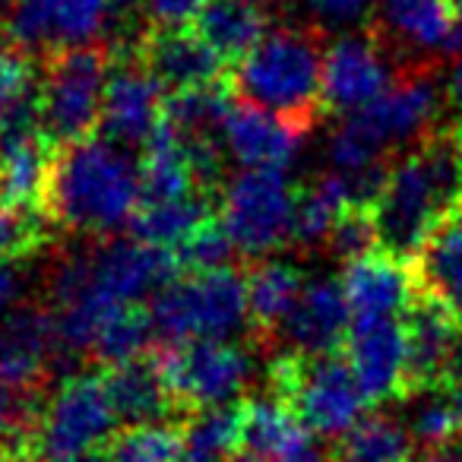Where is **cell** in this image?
Listing matches in <instances>:
<instances>
[{"instance_id": "30", "label": "cell", "mask_w": 462, "mask_h": 462, "mask_svg": "<svg viewBox=\"0 0 462 462\" xmlns=\"http://www.w3.org/2000/svg\"><path fill=\"white\" fill-rule=\"evenodd\" d=\"M155 327H152V310H146L143 304L127 301V304H115V308L105 314L102 327L96 333L92 342V355H96L98 365H117V361H127L143 355L152 339Z\"/></svg>"}, {"instance_id": "11", "label": "cell", "mask_w": 462, "mask_h": 462, "mask_svg": "<svg viewBox=\"0 0 462 462\" xmlns=\"http://www.w3.org/2000/svg\"><path fill=\"white\" fill-rule=\"evenodd\" d=\"M402 329L409 352V396L447 390L462 346V323L456 314L415 289V298L402 314Z\"/></svg>"}, {"instance_id": "20", "label": "cell", "mask_w": 462, "mask_h": 462, "mask_svg": "<svg viewBox=\"0 0 462 462\" xmlns=\"http://www.w3.org/2000/svg\"><path fill=\"white\" fill-rule=\"evenodd\" d=\"M409 266L415 289L449 308L462 323V203L443 212Z\"/></svg>"}, {"instance_id": "10", "label": "cell", "mask_w": 462, "mask_h": 462, "mask_svg": "<svg viewBox=\"0 0 462 462\" xmlns=\"http://www.w3.org/2000/svg\"><path fill=\"white\" fill-rule=\"evenodd\" d=\"M168 92L159 86V79L134 58V51H117L111 67L108 89L102 102V121L98 134L117 146H146L149 136L162 124L165 115Z\"/></svg>"}, {"instance_id": "36", "label": "cell", "mask_w": 462, "mask_h": 462, "mask_svg": "<svg viewBox=\"0 0 462 462\" xmlns=\"http://www.w3.org/2000/svg\"><path fill=\"white\" fill-rule=\"evenodd\" d=\"M327 245L336 257L348 260H358L365 254L380 251V241H377V225H374V212L371 206H361V203H348L346 209L336 216L333 228L327 235Z\"/></svg>"}, {"instance_id": "39", "label": "cell", "mask_w": 462, "mask_h": 462, "mask_svg": "<svg viewBox=\"0 0 462 462\" xmlns=\"http://www.w3.org/2000/svg\"><path fill=\"white\" fill-rule=\"evenodd\" d=\"M155 26H187L197 20L206 0H143Z\"/></svg>"}, {"instance_id": "16", "label": "cell", "mask_w": 462, "mask_h": 462, "mask_svg": "<svg viewBox=\"0 0 462 462\" xmlns=\"http://www.w3.org/2000/svg\"><path fill=\"white\" fill-rule=\"evenodd\" d=\"M58 352L51 310L20 308L0 320V383L10 390H42Z\"/></svg>"}, {"instance_id": "3", "label": "cell", "mask_w": 462, "mask_h": 462, "mask_svg": "<svg viewBox=\"0 0 462 462\" xmlns=\"http://www.w3.org/2000/svg\"><path fill=\"white\" fill-rule=\"evenodd\" d=\"M323 51L310 29H279L266 35L238 67L228 70V89L238 102H251L314 130L323 115Z\"/></svg>"}, {"instance_id": "37", "label": "cell", "mask_w": 462, "mask_h": 462, "mask_svg": "<svg viewBox=\"0 0 462 462\" xmlns=\"http://www.w3.org/2000/svg\"><path fill=\"white\" fill-rule=\"evenodd\" d=\"M115 0H60L58 16V42L54 45H79L92 42L102 29Z\"/></svg>"}, {"instance_id": "43", "label": "cell", "mask_w": 462, "mask_h": 462, "mask_svg": "<svg viewBox=\"0 0 462 462\" xmlns=\"http://www.w3.org/2000/svg\"><path fill=\"white\" fill-rule=\"evenodd\" d=\"M16 291H20V276L10 263H0V308H7L16 298Z\"/></svg>"}, {"instance_id": "13", "label": "cell", "mask_w": 462, "mask_h": 462, "mask_svg": "<svg viewBox=\"0 0 462 462\" xmlns=\"http://www.w3.org/2000/svg\"><path fill=\"white\" fill-rule=\"evenodd\" d=\"M386 83H390V70L380 51L377 29L371 35H346L323 58V115H355L377 102L386 92Z\"/></svg>"}, {"instance_id": "41", "label": "cell", "mask_w": 462, "mask_h": 462, "mask_svg": "<svg viewBox=\"0 0 462 462\" xmlns=\"http://www.w3.org/2000/svg\"><path fill=\"white\" fill-rule=\"evenodd\" d=\"M39 390H10V386L0 383V434L16 421V415L23 411V405L29 402V396Z\"/></svg>"}, {"instance_id": "46", "label": "cell", "mask_w": 462, "mask_h": 462, "mask_svg": "<svg viewBox=\"0 0 462 462\" xmlns=\"http://www.w3.org/2000/svg\"><path fill=\"white\" fill-rule=\"evenodd\" d=\"M453 127H456V152H459V190H462V121H456Z\"/></svg>"}, {"instance_id": "17", "label": "cell", "mask_w": 462, "mask_h": 462, "mask_svg": "<svg viewBox=\"0 0 462 462\" xmlns=\"http://www.w3.org/2000/svg\"><path fill=\"white\" fill-rule=\"evenodd\" d=\"M222 134L231 155L245 168H282L295 159L310 127L235 98Z\"/></svg>"}, {"instance_id": "9", "label": "cell", "mask_w": 462, "mask_h": 462, "mask_svg": "<svg viewBox=\"0 0 462 462\" xmlns=\"http://www.w3.org/2000/svg\"><path fill=\"white\" fill-rule=\"evenodd\" d=\"M174 399L187 415L225 405L245 386L251 361L238 346L222 339H190L152 346Z\"/></svg>"}, {"instance_id": "4", "label": "cell", "mask_w": 462, "mask_h": 462, "mask_svg": "<svg viewBox=\"0 0 462 462\" xmlns=\"http://www.w3.org/2000/svg\"><path fill=\"white\" fill-rule=\"evenodd\" d=\"M117 51L105 42L45 48L35 89L42 130L54 146H73L98 134L102 102Z\"/></svg>"}, {"instance_id": "28", "label": "cell", "mask_w": 462, "mask_h": 462, "mask_svg": "<svg viewBox=\"0 0 462 462\" xmlns=\"http://www.w3.org/2000/svg\"><path fill=\"white\" fill-rule=\"evenodd\" d=\"M329 462H415L411 434L390 418H361L346 434H339Z\"/></svg>"}, {"instance_id": "29", "label": "cell", "mask_w": 462, "mask_h": 462, "mask_svg": "<svg viewBox=\"0 0 462 462\" xmlns=\"http://www.w3.org/2000/svg\"><path fill=\"white\" fill-rule=\"evenodd\" d=\"M241 447V402L203 409L184 421V462H228Z\"/></svg>"}, {"instance_id": "25", "label": "cell", "mask_w": 462, "mask_h": 462, "mask_svg": "<svg viewBox=\"0 0 462 462\" xmlns=\"http://www.w3.org/2000/svg\"><path fill=\"white\" fill-rule=\"evenodd\" d=\"M212 216H216V199L206 193H190V197L165 199V203H140L130 218V235L140 245L174 251Z\"/></svg>"}, {"instance_id": "6", "label": "cell", "mask_w": 462, "mask_h": 462, "mask_svg": "<svg viewBox=\"0 0 462 462\" xmlns=\"http://www.w3.org/2000/svg\"><path fill=\"white\" fill-rule=\"evenodd\" d=\"M115 405L102 374H73L45 396L35 462H108L105 447L115 434Z\"/></svg>"}, {"instance_id": "21", "label": "cell", "mask_w": 462, "mask_h": 462, "mask_svg": "<svg viewBox=\"0 0 462 462\" xmlns=\"http://www.w3.org/2000/svg\"><path fill=\"white\" fill-rule=\"evenodd\" d=\"M434 111L437 89L430 77L409 73L402 83L390 86L377 102L355 111V117L377 136L380 146H386V143L411 140V136L421 140L428 130H434Z\"/></svg>"}, {"instance_id": "34", "label": "cell", "mask_w": 462, "mask_h": 462, "mask_svg": "<svg viewBox=\"0 0 462 462\" xmlns=\"http://www.w3.org/2000/svg\"><path fill=\"white\" fill-rule=\"evenodd\" d=\"M231 245L228 231H225L222 218L212 216L193 231L190 238H184L174 247V263H178L180 276H197V273H212V270H225L231 260Z\"/></svg>"}, {"instance_id": "35", "label": "cell", "mask_w": 462, "mask_h": 462, "mask_svg": "<svg viewBox=\"0 0 462 462\" xmlns=\"http://www.w3.org/2000/svg\"><path fill=\"white\" fill-rule=\"evenodd\" d=\"M409 434L411 440L421 443V449H440L462 440L459 415H456V405L447 390L421 393V405L411 415Z\"/></svg>"}, {"instance_id": "14", "label": "cell", "mask_w": 462, "mask_h": 462, "mask_svg": "<svg viewBox=\"0 0 462 462\" xmlns=\"http://www.w3.org/2000/svg\"><path fill=\"white\" fill-rule=\"evenodd\" d=\"M130 51L159 79V86L168 96L222 83L228 77V67L222 64V58L199 39L197 29L187 26H149L130 45Z\"/></svg>"}, {"instance_id": "12", "label": "cell", "mask_w": 462, "mask_h": 462, "mask_svg": "<svg viewBox=\"0 0 462 462\" xmlns=\"http://www.w3.org/2000/svg\"><path fill=\"white\" fill-rule=\"evenodd\" d=\"M346 355L367 405L409 399V352L402 320H352Z\"/></svg>"}, {"instance_id": "23", "label": "cell", "mask_w": 462, "mask_h": 462, "mask_svg": "<svg viewBox=\"0 0 462 462\" xmlns=\"http://www.w3.org/2000/svg\"><path fill=\"white\" fill-rule=\"evenodd\" d=\"M304 443H310V430L276 396L241 399V447L235 453H247L260 462H276L301 449Z\"/></svg>"}, {"instance_id": "27", "label": "cell", "mask_w": 462, "mask_h": 462, "mask_svg": "<svg viewBox=\"0 0 462 462\" xmlns=\"http://www.w3.org/2000/svg\"><path fill=\"white\" fill-rule=\"evenodd\" d=\"M228 79L212 86H199V89L171 92L165 98V121L178 130L180 136L190 140H216V130H225V117L231 111Z\"/></svg>"}, {"instance_id": "7", "label": "cell", "mask_w": 462, "mask_h": 462, "mask_svg": "<svg viewBox=\"0 0 462 462\" xmlns=\"http://www.w3.org/2000/svg\"><path fill=\"white\" fill-rule=\"evenodd\" d=\"M245 320L247 276L231 266L174 279L152 301V327L165 342L222 339Z\"/></svg>"}, {"instance_id": "47", "label": "cell", "mask_w": 462, "mask_h": 462, "mask_svg": "<svg viewBox=\"0 0 462 462\" xmlns=\"http://www.w3.org/2000/svg\"><path fill=\"white\" fill-rule=\"evenodd\" d=\"M453 7H456V14H459V23H462V0H453Z\"/></svg>"}, {"instance_id": "26", "label": "cell", "mask_w": 462, "mask_h": 462, "mask_svg": "<svg viewBox=\"0 0 462 462\" xmlns=\"http://www.w3.org/2000/svg\"><path fill=\"white\" fill-rule=\"evenodd\" d=\"M383 20L418 48L462 51V23L453 0H383Z\"/></svg>"}, {"instance_id": "44", "label": "cell", "mask_w": 462, "mask_h": 462, "mask_svg": "<svg viewBox=\"0 0 462 462\" xmlns=\"http://www.w3.org/2000/svg\"><path fill=\"white\" fill-rule=\"evenodd\" d=\"M447 393H449V399H453V405H456V415H459V428H462V346H459V355H456L453 374H449Z\"/></svg>"}, {"instance_id": "19", "label": "cell", "mask_w": 462, "mask_h": 462, "mask_svg": "<svg viewBox=\"0 0 462 462\" xmlns=\"http://www.w3.org/2000/svg\"><path fill=\"white\" fill-rule=\"evenodd\" d=\"M348 329H352V308H348L342 282L323 279V282L304 285L276 342H289L291 352L327 355L346 348Z\"/></svg>"}, {"instance_id": "32", "label": "cell", "mask_w": 462, "mask_h": 462, "mask_svg": "<svg viewBox=\"0 0 462 462\" xmlns=\"http://www.w3.org/2000/svg\"><path fill=\"white\" fill-rule=\"evenodd\" d=\"M51 225L45 206L0 203V263L32 260L51 241Z\"/></svg>"}, {"instance_id": "33", "label": "cell", "mask_w": 462, "mask_h": 462, "mask_svg": "<svg viewBox=\"0 0 462 462\" xmlns=\"http://www.w3.org/2000/svg\"><path fill=\"white\" fill-rule=\"evenodd\" d=\"M58 16L60 0H10L7 29H4L0 42H7V45L20 48L26 54L35 45L54 48V42H58Z\"/></svg>"}, {"instance_id": "8", "label": "cell", "mask_w": 462, "mask_h": 462, "mask_svg": "<svg viewBox=\"0 0 462 462\" xmlns=\"http://www.w3.org/2000/svg\"><path fill=\"white\" fill-rule=\"evenodd\" d=\"M295 203L298 190L282 168H247L225 187L218 218L235 251L245 257H263L291 241Z\"/></svg>"}, {"instance_id": "1", "label": "cell", "mask_w": 462, "mask_h": 462, "mask_svg": "<svg viewBox=\"0 0 462 462\" xmlns=\"http://www.w3.org/2000/svg\"><path fill=\"white\" fill-rule=\"evenodd\" d=\"M462 203L456 127H434L418 146L396 162L383 193L371 206L380 251L409 263L424 245L428 231L447 209Z\"/></svg>"}, {"instance_id": "45", "label": "cell", "mask_w": 462, "mask_h": 462, "mask_svg": "<svg viewBox=\"0 0 462 462\" xmlns=\"http://www.w3.org/2000/svg\"><path fill=\"white\" fill-rule=\"evenodd\" d=\"M415 462H462V440L449 443V447L440 449H421Z\"/></svg>"}, {"instance_id": "15", "label": "cell", "mask_w": 462, "mask_h": 462, "mask_svg": "<svg viewBox=\"0 0 462 462\" xmlns=\"http://www.w3.org/2000/svg\"><path fill=\"white\" fill-rule=\"evenodd\" d=\"M105 390L115 405L117 421L127 424H184L187 411L174 399L162 365L155 358V348L127 361H117L102 371Z\"/></svg>"}, {"instance_id": "40", "label": "cell", "mask_w": 462, "mask_h": 462, "mask_svg": "<svg viewBox=\"0 0 462 462\" xmlns=\"http://www.w3.org/2000/svg\"><path fill=\"white\" fill-rule=\"evenodd\" d=\"M310 7H314L317 16L329 23H352L361 14H367L371 0H310Z\"/></svg>"}, {"instance_id": "38", "label": "cell", "mask_w": 462, "mask_h": 462, "mask_svg": "<svg viewBox=\"0 0 462 462\" xmlns=\"http://www.w3.org/2000/svg\"><path fill=\"white\" fill-rule=\"evenodd\" d=\"M35 83V70L32 60L26 51L0 42V115Z\"/></svg>"}, {"instance_id": "31", "label": "cell", "mask_w": 462, "mask_h": 462, "mask_svg": "<svg viewBox=\"0 0 462 462\" xmlns=\"http://www.w3.org/2000/svg\"><path fill=\"white\" fill-rule=\"evenodd\" d=\"M108 462H184V424H127L105 447Z\"/></svg>"}, {"instance_id": "2", "label": "cell", "mask_w": 462, "mask_h": 462, "mask_svg": "<svg viewBox=\"0 0 462 462\" xmlns=\"http://www.w3.org/2000/svg\"><path fill=\"white\" fill-rule=\"evenodd\" d=\"M140 199V165L124 146L89 136L58 152L45 209L54 225L77 235H111L130 225Z\"/></svg>"}, {"instance_id": "24", "label": "cell", "mask_w": 462, "mask_h": 462, "mask_svg": "<svg viewBox=\"0 0 462 462\" xmlns=\"http://www.w3.org/2000/svg\"><path fill=\"white\" fill-rule=\"evenodd\" d=\"M301 291L304 279L295 266L276 263V260L251 266L247 273V323H251L254 339L273 346Z\"/></svg>"}, {"instance_id": "22", "label": "cell", "mask_w": 462, "mask_h": 462, "mask_svg": "<svg viewBox=\"0 0 462 462\" xmlns=\"http://www.w3.org/2000/svg\"><path fill=\"white\" fill-rule=\"evenodd\" d=\"M193 29L231 70L266 39V14L251 0H206Z\"/></svg>"}, {"instance_id": "5", "label": "cell", "mask_w": 462, "mask_h": 462, "mask_svg": "<svg viewBox=\"0 0 462 462\" xmlns=\"http://www.w3.org/2000/svg\"><path fill=\"white\" fill-rule=\"evenodd\" d=\"M270 396L295 411L310 434L339 437L365 409L346 348L327 355L289 352L270 365Z\"/></svg>"}, {"instance_id": "42", "label": "cell", "mask_w": 462, "mask_h": 462, "mask_svg": "<svg viewBox=\"0 0 462 462\" xmlns=\"http://www.w3.org/2000/svg\"><path fill=\"white\" fill-rule=\"evenodd\" d=\"M447 102L462 121V58L456 60L453 70H449V77H447Z\"/></svg>"}, {"instance_id": "18", "label": "cell", "mask_w": 462, "mask_h": 462, "mask_svg": "<svg viewBox=\"0 0 462 462\" xmlns=\"http://www.w3.org/2000/svg\"><path fill=\"white\" fill-rule=\"evenodd\" d=\"M342 291L352 308V320H383L409 310L415 298V276L405 260L374 251L348 260L342 270Z\"/></svg>"}]
</instances>
